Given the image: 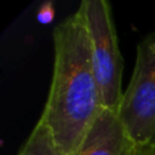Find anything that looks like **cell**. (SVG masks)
I'll list each match as a JSON object with an SVG mask.
<instances>
[{"label": "cell", "instance_id": "cell-1", "mask_svg": "<svg viewBox=\"0 0 155 155\" xmlns=\"http://www.w3.org/2000/svg\"><path fill=\"white\" fill-rule=\"evenodd\" d=\"M54 63L41 121L65 155H74L104 110L83 14L65 18L53 30Z\"/></svg>", "mask_w": 155, "mask_h": 155}, {"label": "cell", "instance_id": "cell-2", "mask_svg": "<svg viewBox=\"0 0 155 155\" xmlns=\"http://www.w3.org/2000/svg\"><path fill=\"white\" fill-rule=\"evenodd\" d=\"M88 30L93 64L104 109L117 113L123 99L124 60L118 46L112 7L106 0H83L79 5Z\"/></svg>", "mask_w": 155, "mask_h": 155}, {"label": "cell", "instance_id": "cell-3", "mask_svg": "<svg viewBox=\"0 0 155 155\" xmlns=\"http://www.w3.org/2000/svg\"><path fill=\"white\" fill-rule=\"evenodd\" d=\"M117 116L137 147L155 148V30L137 44L134 72Z\"/></svg>", "mask_w": 155, "mask_h": 155}, {"label": "cell", "instance_id": "cell-4", "mask_svg": "<svg viewBox=\"0 0 155 155\" xmlns=\"http://www.w3.org/2000/svg\"><path fill=\"white\" fill-rule=\"evenodd\" d=\"M117 113L104 109L74 155H142Z\"/></svg>", "mask_w": 155, "mask_h": 155}, {"label": "cell", "instance_id": "cell-5", "mask_svg": "<svg viewBox=\"0 0 155 155\" xmlns=\"http://www.w3.org/2000/svg\"><path fill=\"white\" fill-rule=\"evenodd\" d=\"M18 155H65L56 143L49 127L38 120Z\"/></svg>", "mask_w": 155, "mask_h": 155}, {"label": "cell", "instance_id": "cell-6", "mask_svg": "<svg viewBox=\"0 0 155 155\" xmlns=\"http://www.w3.org/2000/svg\"><path fill=\"white\" fill-rule=\"evenodd\" d=\"M53 16H54V8L52 5V3H46V4L41 5L40 11H38V15H37L38 21L41 23H49V22H52Z\"/></svg>", "mask_w": 155, "mask_h": 155}, {"label": "cell", "instance_id": "cell-7", "mask_svg": "<svg viewBox=\"0 0 155 155\" xmlns=\"http://www.w3.org/2000/svg\"><path fill=\"white\" fill-rule=\"evenodd\" d=\"M142 155H155V148H146V150H143Z\"/></svg>", "mask_w": 155, "mask_h": 155}]
</instances>
